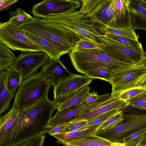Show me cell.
Listing matches in <instances>:
<instances>
[{
	"label": "cell",
	"instance_id": "1",
	"mask_svg": "<svg viewBox=\"0 0 146 146\" xmlns=\"http://www.w3.org/2000/svg\"><path fill=\"white\" fill-rule=\"evenodd\" d=\"M56 109L52 101L48 98L31 107L20 109L12 126L0 135V146H18L48 133L50 121Z\"/></svg>",
	"mask_w": 146,
	"mask_h": 146
},
{
	"label": "cell",
	"instance_id": "2",
	"mask_svg": "<svg viewBox=\"0 0 146 146\" xmlns=\"http://www.w3.org/2000/svg\"><path fill=\"white\" fill-rule=\"evenodd\" d=\"M69 55L75 69L84 75L88 71L98 68H106L114 72L134 65L117 60L100 48L72 50Z\"/></svg>",
	"mask_w": 146,
	"mask_h": 146
},
{
	"label": "cell",
	"instance_id": "3",
	"mask_svg": "<svg viewBox=\"0 0 146 146\" xmlns=\"http://www.w3.org/2000/svg\"><path fill=\"white\" fill-rule=\"evenodd\" d=\"M21 27L24 31L48 38L64 47L70 53L82 36L66 28L42 21L33 17Z\"/></svg>",
	"mask_w": 146,
	"mask_h": 146
},
{
	"label": "cell",
	"instance_id": "4",
	"mask_svg": "<svg viewBox=\"0 0 146 146\" xmlns=\"http://www.w3.org/2000/svg\"><path fill=\"white\" fill-rule=\"evenodd\" d=\"M51 86L40 72L23 80L15 96L14 103L20 109L31 107L48 98Z\"/></svg>",
	"mask_w": 146,
	"mask_h": 146
},
{
	"label": "cell",
	"instance_id": "5",
	"mask_svg": "<svg viewBox=\"0 0 146 146\" xmlns=\"http://www.w3.org/2000/svg\"><path fill=\"white\" fill-rule=\"evenodd\" d=\"M41 20L44 22L66 28L82 37L99 42L100 34L99 31L86 15L79 11L52 15Z\"/></svg>",
	"mask_w": 146,
	"mask_h": 146
},
{
	"label": "cell",
	"instance_id": "6",
	"mask_svg": "<svg viewBox=\"0 0 146 146\" xmlns=\"http://www.w3.org/2000/svg\"><path fill=\"white\" fill-rule=\"evenodd\" d=\"M114 127L97 130L95 135L112 143H123L124 138L146 127V113L126 115Z\"/></svg>",
	"mask_w": 146,
	"mask_h": 146
},
{
	"label": "cell",
	"instance_id": "7",
	"mask_svg": "<svg viewBox=\"0 0 146 146\" xmlns=\"http://www.w3.org/2000/svg\"><path fill=\"white\" fill-rule=\"evenodd\" d=\"M0 43L13 50L44 52L40 46L25 35L23 29L10 25L7 21L0 23Z\"/></svg>",
	"mask_w": 146,
	"mask_h": 146
},
{
	"label": "cell",
	"instance_id": "8",
	"mask_svg": "<svg viewBox=\"0 0 146 146\" xmlns=\"http://www.w3.org/2000/svg\"><path fill=\"white\" fill-rule=\"evenodd\" d=\"M146 78V69L142 64L132 65L113 72L110 84L112 86L111 95L115 96L127 90L139 86Z\"/></svg>",
	"mask_w": 146,
	"mask_h": 146
},
{
	"label": "cell",
	"instance_id": "9",
	"mask_svg": "<svg viewBox=\"0 0 146 146\" xmlns=\"http://www.w3.org/2000/svg\"><path fill=\"white\" fill-rule=\"evenodd\" d=\"M99 42L100 49L111 57L121 62L134 65L144 62L146 52H139L126 47L100 34Z\"/></svg>",
	"mask_w": 146,
	"mask_h": 146
},
{
	"label": "cell",
	"instance_id": "10",
	"mask_svg": "<svg viewBox=\"0 0 146 146\" xmlns=\"http://www.w3.org/2000/svg\"><path fill=\"white\" fill-rule=\"evenodd\" d=\"M110 1V0H103L94 10L86 16L98 30L106 26L131 28L129 18L119 17L112 9Z\"/></svg>",
	"mask_w": 146,
	"mask_h": 146
},
{
	"label": "cell",
	"instance_id": "11",
	"mask_svg": "<svg viewBox=\"0 0 146 146\" xmlns=\"http://www.w3.org/2000/svg\"><path fill=\"white\" fill-rule=\"evenodd\" d=\"M81 5L79 0H45L34 5L31 12L36 18L42 19L73 12Z\"/></svg>",
	"mask_w": 146,
	"mask_h": 146
},
{
	"label": "cell",
	"instance_id": "12",
	"mask_svg": "<svg viewBox=\"0 0 146 146\" xmlns=\"http://www.w3.org/2000/svg\"><path fill=\"white\" fill-rule=\"evenodd\" d=\"M17 58L13 66L21 74L23 80L37 73L38 68L50 58L44 52H27L21 54Z\"/></svg>",
	"mask_w": 146,
	"mask_h": 146
},
{
	"label": "cell",
	"instance_id": "13",
	"mask_svg": "<svg viewBox=\"0 0 146 146\" xmlns=\"http://www.w3.org/2000/svg\"><path fill=\"white\" fill-rule=\"evenodd\" d=\"M111 96V94L106 93L102 95L99 99L92 104L66 108L60 111H57L50 120L49 123L50 128H51L55 126L68 124L80 114L89 110L108 99Z\"/></svg>",
	"mask_w": 146,
	"mask_h": 146
},
{
	"label": "cell",
	"instance_id": "14",
	"mask_svg": "<svg viewBox=\"0 0 146 146\" xmlns=\"http://www.w3.org/2000/svg\"><path fill=\"white\" fill-rule=\"evenodd\" d=\"M40 72L54 88L75 74L67 70L59 58H49L42 67Z\"/></svg>",
	"mask_w": 146,
	"mask_h": 146
},
{
	"label": "cell",
	"instance_id": "15",
	"mask_svg": "<svg viewBox=\"0 0 146 146\" xmlns=\"http://www.w3.org/2000/svg\"><path fill=\"white\" fill-rule=\"evenodd\" d=\"M128 106L127 102L111 95L108 99L84 112L80 114L70 122L82 120H88L113 109L123 111Z\"/></svg>",
	"mask_w": 146,
	"mask_h": 146
},
{
	"label": "cell",
	"instance_id": "16",
	"mask_svg": "<svg viewBox=\"0 0 146 146\" xmlns=\"http://www.w3.org/2000/svg\"><path fill=\"white\" fill-rule=\"evenodd\" d=\"M94 79L86 75L75 74L64 80L54 88V99L76 91L88 84H90Z\"/></svg>",
	"mask_w": 146,
	"mask_h": 146
},
{
	"label": "cell",
	"instance_id": "17",
	"mask_svg": "<svg viewBox=\"0 0 146 146\" xmlns=\"http://www.w3.org/2000/svg\"><path fill=\"white\" fill-rule=\"evenodd\" d=\"M25 35L40 46L50 59L60 58L63 55L69 53L60 44L40 35L25 31Z\"/></svg>",
	"mask_w": 146,
	"mask_h": 146
},
{
	"label": "cell",
	"instance_id": "18",
	"mask_svg": "<svg viewBox=\"0 0 146 146\" xmlns=\"http://www.w3.org/2000/svg\"><path fill=\"white\" fill-rule=\"evenodd\" d=\"M127 8L131 27L134 30L146 31V9L139 0H127Z\"/></svg>",
	"mask_w": 146,
	"mask_h": 146
},
{
	"label": "cell",
	"instance_id": "19",
	"mask_svg": "<svg viewBox=\"0 0 146 146\" xmlns=\"http://www.w3.org/2000/svg\"><path fill=\"white\" fill-rule=\"evenodd\" d=\"M100 125L96 126L83 129L78 130L69 133H57L52 136L56 139L57 142L63 144L95 134Z\"/></svg>",
	"mask_w": 146,
	"mask_h": 146
},
{
	"label": "cell",
	"instance_id": "20",
	"mask_svg": "<svg viewBox=\"0 0 146 146\" xmlns=\"http://www.w3.org/2000/svg\"><path fill=\"white\" fill-rule=\"evenodd\" d=\"M112 143L94 134L62 145L64 146H112Z\"/></svg>",
	"mask_w": 146,
	"mask_h": 146
},
{
	"label": "cell",
	"instance_id": "21",
	"mask_svg": "<svg viewBox=\"0 0 146 146\" xmlns=\"http://www.w3.org/2000/svg\"><path fill=\"white\" fill-rule=\"evenodd\" d=\"M6 74L5 71L0 72V115L10 108V102L14 96L9 93L6 85Z\"/></svg>",
	"mask_w": 146,
	"mask_h": 146
},
{
	"label": "cell",
	"instance_id": "22",
	"mask_svg": "<svg viewBox=\"0 0 146 146\" xmlns=\"http://www.w3.org/2000/svg\"><path fill=\"white\" fill-rule=\"evenodd\" d=\"M88 84L77 93L60 105L57 108V111H60L66 108L79 106L85 100L89 94L91 88Z\"/></svg>",
	"mask_w": 146,
	"mask_h": 146
},
{
	"label": "cell",
	"instance_id": "23",
	"mask_svg": "<svg viewBox=\"0 0 146 146\" xmlns=\"http://www.w3.org/2000/svg\"><path fill=\"white\" fill-rule=\"evenodd\" d=\"M17 58L9 48L0 43V72L12 67Z\"/></svg>",
	"mask_w": 146,
	"mask_h": 146
},
{
	"label": "cell",
	"instance_id": "24",
	"mask_svg": "<svg viewBox=\"0 0 146 146\" xmlns=\"http://www.w3.org/2000/svg\"><path fill=\"white\" fill-rule=\"evenodd\" d=\"M5 71L8 90L9 94L14 96L17 88L23 80L21 74L13 66Z\"/></svg>",
	"mask_w": 146,
	"mask_h": 146
},
{
	"label": "cell",
	"instance_id": "25",
	"mask_svg": "<svg viewBox=\"0 0 146 146\" xmlns=\"http://www.w3.org/2000/svg\"><path fill=\"white\" fill-rule=\"evenodd\" d=\"M20 109L13 103L11 109L0 117V135L7 131L12 126L17 118Z\"/></svg>",
	"mask_w": 146,
	"mask_h": 146
},
{
	"label": "cell",
	"instance_id": "26",
	"mask_svg": "<svg viewBox=\"0 0 146 146\" xmlns=\"http://www.w3.org/2000/svg\"><path fill=\"white\" fill-rule=\"evenodd\" d=\"M103 34L108 38L128 48L138 52H145L141 43L139 40L116 35L108 33Z\"/></svg>",
	"mask_w": 146,
	"mask_h": 146
},
{
	"label": "cell",
	"instance_id": "27",
	"mask_svg": "<svg viewBox=\"0 0 146 146\" xmlns=\"http://www.w3.org/2000/svg\"><path fill=\"white\" fill-rule=\"evenodd\" d=\"M103 33H108L116 35L138 40L139 36L137 35L132 29L106 26L99 30Z\"/></svg>",
	"mask_w": 146,
	"mask_h": 146
},
{
	"label": "cell",
	"instance_id": "28",
	"mask_svg": "<svg viewBox=\"0 0 146 146\" xmlns=\"http://www.w3.org/2000/svg\"><path fill=\"white\" fill-rule=\"evenodd\" d=\"M33 17L20 8H17L7 21L10 25L21 27L31 20Z\"/></svg>",
	"mask_w": 146,
	"mask_h": 146
},
{
	"label": "cell",
	"instance_id": "29",
	"mask_svg": "<svg viewBox=\"0 0 146 146\" xmlns=\"http://www.w3.org/2000/svg\"><path fill=\"white\" fill-rule=\"evenodd\" d=\"M121 111L118 109H113L89 119L84 126L79 130L83 129L97 125H100L109 118Z\"/></svg>",
	"mask_w": 146,
	"mask_h": 146
},
{
	"label": "cell",
	"instance_id": "30",
	"mask_svg": "<svg viewBox=\"0 0 146 146\" xmlns=\"http://www.w3.org/2000/svg\"><path fill=\"white\" fill-rule=\"evenodd\" d=\"M110 4L114 12L119 17L129 18L127 0H110Z\"/></svg>",
	"mask_w": 146,
	"mask_h": 146
},
{
	"label": "cell",
	"instance_id": "31",
	"mask_svg": "<svg viewBox=\"0 0 146 146\" xmlns=\"http://www.w3.org/2000/svg\"><path fill=\"white\" fill-rule=\"evenodd\" d=\"M113 72L105 68H100L87 71L85 75L95 79H99L111 83Z\"/></svg>",
	"mask_w": 146,
	"mask_h": 146
},
{
	"label": "cell",
	"instance_id": "32",
	"mask_svg": "<svg viewBox=\"0 0 146 146\" xmlns=\"http://www.w3.org/2000/svg\"><path fill=\"white\" fill-rule=\"evenodd\" d=\"M146 136V127L123 139V143L127 146H139Z\"/></svg>",
	"mask_w": 146,
	"mask_h": 146
},
{
	"label": "cell",
	"instance_id": "33",
	"mask_svg": "<svg viewBox=\"0 0 146 146\" xmlns=\"http://www.w3.org/2000/svg\"><path fill=\"white\" fill-rule=\"evenodd\" d=\"M146 91V87L138 86L125 90L114 96L127 102Z\"/></svg>",
	"mask_w": 146,
	"mask_h": 146
},
{
	"label": "cell",
	"instance_id": "34",
	"mask_svg": "<svg viewBox=\"0 0 146 146\" xmlns=\"http://www.w3.org/2000/svg\"><path fill=\"white\" fill-rule=\"evenodd\" d=\"M123 112L120 111L109 118L98 127V130L110 128L118 124L123 119Z\"/></svg>",
	"mask_w": 146,
	"mask_h": 146
},
{
	"label": "cell",
	"instance_id": "35",
	"mask_svg": "<svg viewBox=\"0 0 146 146\" xmlns=\"http://www.w3.org/2000/svg\"><path fill=\"white\" fill-rule=\"evenodd\" d=\"M96 48H100V44L99 42L84 37H82L72 50H79Z\"/></svg>",
	"mask_w": 146,
	"mask_h": 146
},
{
	"label": "cell",
	"instance_id": "36",
	"mask_svg": "<svg viewBox=\"0 0 146 146\" xmlns=\"http://www.w3.org/2000/svg\"><path fill=\"white\" fill-rule=\"evenodd\" d=\"M103 0H82L80 1L82 3L79 11L86 15L94 10L101 3Z\"/></svg>",
	"mask_w": 146,
	"mask_h": 146
},
{
	"label": "cell",
	"instance_id": "37",
	"mask_svg": "<svg viewBox=\"0 0 146 146\" xmlns=\"http://www.w3.org/2000/svg\"><path fill=\"white\" fill-rule=\"evenodd\" d=\"M127 102L128 106L146 111V91Z\"/></svg>",
	"mask_w": 146,
	"mask_h": 146
},
{
	"label": "cell",
	"instance_id": "38",
	"mask_svg": "<svg viewBox=\"0 0 146 146\" xmlns=\"http://www.w3.org/2000/svg\"><path fill=\"white\" fill-rule=\"evenodd\" d=\"M88 122L87 120H82L70 122L67 124L62 133H67L80 129Z\"/></svg>",
	"mask_w": 146,
	"mask_h": 146
},
{
	"label": "cell",
	"instance_id": "39",
	"mask_svg": "<svg viewBox=\"0 0 146 146\" xmlns=\"http://www.w3.org/2000/svg\"><path fill=\"white\" fill-rule=\"evenodd\" d=\"M45 138L43 134L18 146H43Z\"/></svg>",
	"mask_w": 146,
	"mask_h": 146
},
{
	"label": "cell",
	"instance_id": "40",
	"mask_svg": "<svg viewBox=\"0 0 146 146\" xmlns=\"http://www.w3.org/2000/svg\"><path fill=\"white\" fill-rule=\"evenodd\" d=\"M101 96L98 95V92L93 91L80 105H85L93 103L97 101Z\"/></svg>",
	"mask_w": 146,
	"mask_h": 146
},
{
	"label": "cell",
	"instance_id": "41",
	"mask_svg": "<svg viewBox=\"0 0 146 146\" xmlns=\"http://www.w3.org/2000/svg\"><path fill=\"white\" fill-rule=\"evenodd\" d=\"M18 1V0H0V11L7 10L10 6Z\"/></svg>",
	"mask_w": 146,
	"mask_h": 146
},
{
	"label": "cell",
	"instance_id": "42",
	"mask_svg": "<svg viewBox=\"0 0 146 146\" xmlns=\"http://www.w3.org/2000/svg\"><path fill=\"white\" fill-rule=\"evenodd\" d=\"M66 124L57 125L52 127L50 129L48 133L52 136L57 133H62Z\"/></svg>",
	"mask_w": 146,
	"mask_h": 146
},
{
	"label": "cell",
	"instance_id": "43",
	"mask_svg": "<svg viewBox=\"0 0 146 146\" xmlns=\"http://www.w3.org/2000/svg\"><path fill=\"white\" fill-rule=\"evenodd\" d=\"M112 146H127L123 143H112Z\"/></svg>",
	"mask_w": 146,
	"mask_h": 146
},
{
	"label": "cell",
	"instance_id": "44",
	"mask_svg": "<svg viewBox=\"0 0 146 146\" xmlns=\"http://www.w3.org/2000/svg\"><path fill=\"white\" fill-rule=\"evenodd\" d=\"M139 86L146 87V78L139 84Z\"/></svg>",
	"mask_w": 146,
	"mask_h": 146
},
{
	"label": "cell",
	"instance_id": "45",
	"mask_svg": "<svg viewBox=\"0 0 146 146\" xmlns=\"http://www.w3.org/2000/svg\"><path fill=\"white\" fill-rule=\"evenodd\" d=\"M139 0L141 5L146 9V0Z\"/></svg>",
	"mask_w": 146,
	"mask_h": 146
},
{
	"label": "cell",
	"instance_id": "46",
	"mask_svg": "<svg viewBox=\"0 0 146 146\" xmlns=\"http://www.w3.org/2000/svg\"><path fill=\"white\" fill-rule=\"evenodd\" d=\"M146 144V136L140 144L139 146H143Z\"/></svg>",
	"mask_w": 146,
	"mask_h": 146
},
{
	"label": "cell",
	"instance_id": "47",
	"mask_svg": "<svg viewBox=\"0 0 146 146\" xmlns=\"http://www.w3.org/2000/svg\"><path fill=\"white\" fill-rule=\"evenodd\" d=\"M142 65L145 68V69H146V55L145 56V61L143 63V64Z\"/></svg>",
	"mask_w": 146,
	"mask_h": 146
},
{
	"label": "cell",
	"instance_id": "48",
	"mask_svg": "<svg viewBox=\"0 0 146 146\" xmlns=\"http://www.w3.org/2000/svg\"><path fill=\"white\" fill-rule=\"evenodd\" d=\"M143 146H146V144L145 145H143Z\"/></svg>",
	"mask_w": 146,
	"mask_h": 146
}]
</instances>
